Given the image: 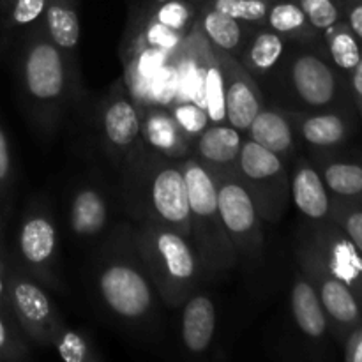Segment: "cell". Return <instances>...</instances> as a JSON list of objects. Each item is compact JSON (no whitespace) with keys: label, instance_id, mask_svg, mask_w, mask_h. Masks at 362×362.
I'll list each match as a JSON object with an SVG mask.
<instances>
[{"label":"cell","instance_id":"1","mask_svg":"<svg viewBox=\"0 0 362 362\" xmlns=\"http://www.w3.org/2000/svg\"><path fill=\"white\" fill-rule=\"evenodd\" d=\"M119 198L134 223L166 226L191 239L186 179L177 159L141 145L120 166Z\"/></svg>","mask_w":362,"mask_h":362},{"label":"cell","instance_id":"2","mask_svg":"<svg viewBox=\"0 0 362 362\" xmlns=\"http://www.w3.org/2000/svg\"><path fill=\"white\" fill-rule=\"evenodd\" d=\"M16 78L25 112L35 129L55 133L73 94V59L48 37L41 21L21 34Z\"/></svg>","mask_w":362,"mask_h":362},{"label":"cell","instance_id":"3","mask_svg":"<svg viewBox=\"0 0 362 362\" xmlns=\"http://www.w3.org/2000/svg\"><path fill=\"white\" fill-rule=\"evenodd\" d=\"M94 286L103 306L131 325H147L158 313V292L138 257L131 228L112 233L94 262Z\"/></svg>","mask_w":362,"mask_h":362},{"label":"cell","instance_id":"4","mask_svg":"<svg viewBox=\"0 0 362 362\" xmlns=\"http://www.w3.org/2000/svg\"><path fill=\"white\" fill-rule=\"evenodd\" d=\"M131 235L161 303L168 308L182 306L205 276L189 239L151 223H134Z\"/></svg>","mask_w":362,"mask_h":362},{"label":"cell","instance_id":"5","mask_svg":"<svg viewBox=\"0 0 362 362\" xmlns=\"http://www.w3.org/2000/svg\"><path fill=\"white\" fill-rule=\"evenodd\" d=\"M186 179L191 216V244L197 250L205 274L216 276L232 271L239 262L235 247L223 226L218 207L214 173L194 156L180 161Z\"/></svg>","mask_w":362,"mask_h":362},{"label":"cell","instance_id":"6","mask_svg":"<svg viewBox=\"0 0 362 362\" xmlns=\"http://www.w3.org/2000/svg\"><path fill=\"white\" fill-rule=\"evenodd\" d=\"M279 69L285 71L290 95L300 106V112L343 110L354 105L349 78L331 62L325 46L292 45Z\"/></svg>","mask_w":362,"mask_h":362},{"label":"cell","instance_id":"7","mask_svg":"<svg viewBox=\"0 0 362 362\" xmlns=\"http://www.w3.org/2000/svg\"><path fill=\"white\" fill-rule=\"evenodd\" d=\"M233 170L253 198L262 221L278 223L290 204V177L285 161L246 138Z\"/></svg>","mask_w":362,"mask_h":362},{"label":"cell","instance_id":"8","mask_svg":"<svg viewBox=\"0 0 362 362\" xmlns=\"http://www.w3.org/2000/svg\"><path fill=\"white\" fill-rule=\"evenodd\" d=\"M214 173L218 207L223 226L239 255V262L260 260L264 253L262 218L255 207L253 198L237 177L233 168H211Z\"/></svg>","mask_w":362,"mask_h":362},{"label":"cell","instance_id":"9","mask_svg":"<svg viewBox=\"0 0 362 362\" xmlns=\"http://www.w3.org/2000/svg\"><path fill=\"white\" fill-rule=\"evenodd\" d=\"M6 283L11 311L21 331L37 345H53L66 322L45 288L25 271L9 267L7 264Z\"/></svg>","mask_w":362,"mask_h":362},{"label":"cell","instance_id":"10","mask_svg":"<svg viewBox=\"0 0 362 362\" xmlns=\"http://www.w3.org/2000/svg\"><path fill=\"white\" fill-rule=\"evenodd\" d=\"M296 258L299 271L313 283L320 296L322 306L327 315L329 327L334 329L339 341L346 338L350 331L362 324V306L352 290L339 278H336L317 251L304 237H299L296 247Z\"/></svg>","mask_w":362,"mask_h":362},{"label":"cell","instance_id":"11","mask_svg":"<svg viewBox=\"0 0 362 362\" xmlns=\"http://www.w3.org/2000/svg\"><path fill=\"white\" fill-rule=\"evenodd\" d=\"M16 243L23 271L41 285L59 288V232L48 207L30 205L21 219Z\"/></svg>","mask_w":362,"mask_h":362},{"label":"cell","instance_id":"12","mask_svg":"<svg viewBox=\"0 0 362 362\" xmlns=\"http://www.w3.org/2000/svg\"><path fill=\"white\" fill-rule=\"evenodd\" d=\"M99 134L110 158L122 166L141 147L140 105L117 85L99 110Z\"/></svg>","mask_w":362,"mask_h":362},{"label":"cell","instance_id":"13","mask_svg":"<svg viewBox=\"0 0 362 362\" xmlns=\"http://www.w3.org/2000/svg\"><path fill=\"white\" fill-rule=\"evenodd\" d=\"M300 237L317 251L325 267L341 279L362 306V255L356 244L332 219L310 223L304 226Z\"/></svg>","mask_w":362,"mask_h":362},{"label":"cell","instance_id":"14","mask_svg":"<svg viewBox=\"0 0 362 362\" xmlns=\"http://www.w3.org/2000/svg\"><path fill=\"white\" fill-rule=\"evenodd\" d=\"M214 49L223 71L225 81V112L226 124L246 133L255 115L264 106V94L253 74L240 64L239 59L225 52Z\"/></svg>","mask_w":362,"mask_h":362},{"label":"cell","instance_id":"15","mask_svg":"<svg viewBox=\"0 0 362 362\" xmlns=\"http://www.w3.org/2000/svg\"><path fill=\"white\" fill-rule=\"evenodd\" d=\"M141 145L170 159L182 161L191 156L189 138L184 134L170 108L141 105Z\"/></svg>","mask_w":362,"mask_h":362},{"label":"cell","instance_id":"16","mask_svg":"<svg viewBox=\"0 0 362 362\" xmlns=\"http://www.w3.org/2000/svg\"><path fill=\"white\" fill-rule=\"evenodd\" d=\"M246 133L250 140L274 152L283 161L296 152L297 140L300 138L297 129V115L293 110L267 108V106H262Z\"/></svg>","mask_w":362,"mask_h":362},{"label":"cell","instance_id":"17","mask_svg":"<svg viewBox=\"0 0 362 362\" xmlns=\"http://www.w3.org/2000/svg\"><path fill=\"white\" fill-rule=\"evenodd\" d=\"M290 200L310 223L331 219L332 197L320 172L306 159H299L290 177Z\"/></svg>","mask_w":362,"mask_h":362},{"label":"cell","instance_id":"18","mask_svg":"<svg viewBox=\"0 0 362 362\" xmlns=\"http://www.w3.org/2000/svg\"><path fill=\"white\" fill-rule=\"evenodd\" d=\"M296 115L300 140L320 151L339 147L352 134L354 120L350 112H343V110L300 112L297 110Z\"/></svg>","mask_w":362,"mask_h":362},{"label":"cell","instance_id":"19","mask_svg":"<svg viewBox=\"0 0 362 362\" xmlns=\"http://www.w3.org/2000/svg\"><path fill=\"white\" fill-rule=\"evenodd\" d=\"M110 221V204L98 184L85 182L69 200V226L78 239L99 237Z\"/></svg>","mask_w":362,"mask_h":362},{"label":"cell","instance_id":"20","mask_svg":"<svg viewBox=\"0 0 362 362\" xmlns=\"http://www.w3.org/2000/svg\"><path fill=\"white\" fill-rule=\"evenodd\" d=\"M198 37H200L202 52L198 53L197 59L198 98L194 99V103H198L207 112L211 124L226 122L225 81H223L221 66H219L214 49L209 45L207 39L202 35L200 30H198Z\"/></svg>","mask_w":362,"mask_h":362},{"label":"cell","instance_id":"21","mask_svg":"<svg viewBox=\"0 0 362 362\" xmlns=\"http://www.w3.org/2000/svg\"><path fill=\"white\" fill-rule=\"evenodd\" d=\"M194 27L202 32L212 48L225 52L228 55L239 59L253 32V25H246L243 21L230 18L212 7L198 4V16Z\"/></svg>","mask_w":362,"mask_h":362},{"label":"cell","instance_id":"22","mask_svg":"<svg viewBox=\"0 0 362 362\" xmlns=\"http://www.w3.org/2000/svg\"><path fill=\"white\" fill-rule=\"evenodd\" d=\"M216 334V306L207 293H191L182 304L180 338L193 356L207 352Z\"/></svg>","mask_w":362,"mask_h":362},{"label":"cell","instance_id":"23","mask_svg":"<svg viewBox=\"0 0 362 362\" xmlns=\"http://www.w3.org/2000/svg\"><path fill=\"white\" fill-rule=\"evenodd\" d=\"M243 141V133L230 124H209L193 141L191 156L211 168H233Z\"/></svg>","mask_w":362,"mask_h":362},{"label":"cell","instance_id":"24","mask_svg":"<svg viewBox=\"0 0 362 362\" xmlns=\"http://www.w3.org/2000/svg\"><path fill=\"white\" fill-rule=\"evenodd\" d=\"M290 308L299 331L311 341H320L327 336L329 320L322 306L320 296L313 283L297 272L290 288Z\"/></svg>","mask_w":362,"mask_h":362},{"label":"cell","instance_id":"25","mask_svg":"<svg viewBox=\"0 0 362 362\" xmlns=\"http://www.w3.org/2000/svg\"><path fill=\"white\" fill-rule=\"evenodd\" d=\"M290 42L265 25L255 27L239 60L253 78H267L279 71Z\"/></svg>","mask_w":362,"mask_h":362},{"label":"cell","instance_id":"26","mask_svg":"<svg viewBox=\"0 0 362 362\" xmlns=\"http://www.w3.org/2000/svg\"><path fill=\"white\" fill-rule=\"evenodd\" d=\"M265 27L278 32L292 45L324 46L322 32H318L308 20L306 13L297 0H278L269 7Z\"/></svg>","mask_w":362,"mask_h":362},{"label":"cell","instance_id":"27","mask_svg":"<svg viewBox=\"0 0 362 362\" xmlns=\"http://www.w3.org/2000/svg\"><path fill=\"white\" fill-rule=\"evenodd\" d=\"M41 23L48 37L73 59L80 42L78 0H48Z\"/></svg>","mask_w":362,"mask_h":362},{"label":"cell","instance_id":"28","mask_svg":"<svg viewBox=\"0 0 362 362\" xmlns=\"http://www.w3.org/2000/svg\"><path fill=\"white\" fill-rule=\"evenodd\" d=\"M317 168L332 198L362 202V161L324 158Z\"/></svg>","mask_w":362,"mask_h":362},{"label":"cell","instance_id":"29","mask_svg":"<svg viewBox=\"0 0 362 362\" xmlns=\"http://www.w3.org/2000/svg\"><path fill=\"white\" fill-rule=\"evenodd\" d=\"M325 52H327L331 62L345 74L350 76L354 69L362 60V42L361 39L354 34L352 28L349 27L345 20L336 21L329 28L322 32Z\"/></svg>","mask_w":362,"mask_h":362},{"label":"cell","instance_id":"30","mask_svg":"<svg viewBox=\"0 0 362 362\" xmlns=\"http://www.w3.org/2000/svg\"><path fill=\"white\" fill-rule=\"evenodd\" d=\"M48 0H0V25L9 37L23 34L42 20Z\"/></svg>","mask_w":362,"mask_h":362},{"label":"cell","instance_id":"31","mask_svg":"<svg viewBox=\"0 0 362 362\" xmlns=\"http://www.w3.org/2000/svg\"><path fill=\"white\" fill-rule=\"evenodd\" d=\"M145 16L172 30L187 34L197 21L198 2L194 0H166L158 6L145 7Z\"/></svg>","mask_w":362,"mask_h":362},{"label":"cell","instance_id":"32","mask_svg":"<svg viewBox=\"0 0 362 362\" xmlns=\"http://www.w3.org/2000/svg\"><path fill=\"white\" fill-rule=\"evenodd\" d=\"M197 2L253 27L265 23L271 7V2L267 0H197Z\"/></svg>","mask_w":362,"mask_h":362},{"label":"cell","instance_id":"33","mask_svg":"<svg viewBox=\"0 0 362 362\" xmlns=\"http://www.w3.org/2000/svg\"><path fill=\"white\" fill-rule=\"evenodd\" d=\"M53 345H55L59 356L66 362H95L101 359V356L92 346L87 336L83 332L67 327V325L60 329Z\"/></svg>","mask_w":362,"mask_h":362},{"label":"cell","instance_id":"34","mask_svg":"<svg viewBox=\"0 0 362 362\" xmlns=\"http://www.w3.org/2000/svg\"><path fill=\"white\" fill-rule=\"evenodd\" d=\"M331 219L349 235L362 255V202L332 198Z\"/></svg>","mask_w":362,"mask_h":362},{"label":"cell","instance_id":"35","mask_svg":"<svg viewBox=\"0 0 362 362\" xmlns=\"http://www.w3.org/2000/svg\"><path fill=\"white\" fill-rule=\"evenodd\" d=\"M170 112L175 117L177 124H179L180 129L184 131V134L189 138L191 144H193V141L197 140L198 134L211 124L207 112L194 101L175 103V105L170 108Z\"/></svg>","mask_w":362,"mask_h":362},{"label":"cell","instance_id":"36","mask_svg":"<svg viewBox=\"0 0 362 362\" xmlns=\"http://www.w3.org/2000/svg\"><path fill=\"white\" fill-rule=\"evenodd\" d=\"M28 356V346L16 331V322L0 311V361H23Z\"/></svg>","mask_w":362,"mask_h":362},{"label":"cell","instance_id":"37","mask_svg":"<svg viewBox=\"0 0 362 362\" xmlns=\"http://www.w3.org/2000/svg\"><path fill=\"white\" fill-rule=\"evenodd\" d=\"M297 2L318 32H324L336 21L343 20L338 0H297Z\"/></svg>","mask_w":362,"mask_h":362},{"label":"cell","instance_id":"38","mask_svg":"<svg viewBox=\"0 0 362 362\" xmlns=\"http://www.w3.org/2000/svg\"><path fill=\"white\" fill-rule=\"evenodd\" d=\"M14 180V165L7 134L0 124V200L9 194Z\"/></svg>","mask_w":362,"mask_h":362},{"label":"cell","instance_id":"39","mask_svg":"<svg viewBox=\"0 0 362 362\" xmlns=\"http://www.w3.org/2000/svg\"><path fill=\"white\" fill-rule=\"evenodd\" d=\"M343 20L362 42V0H338Z\"/></svg>","mask_w":362,"mask_h":362},{"label":"cell","instance_id":"40","mask_svg":"<svg viewBox=\"0 0 362 362\" xmlns=\"http://www.w3.org/2000/svg\"><path fill=\"white\" fill-rule=\"evenodd\" d=\"M346 362H362V324L354 327L343 339Z\"/></svg>","mask_w":362,"mask_h":362},{"label":"cell","instance_id":"41","mask_svg":"<svg viewBox=\"0 0 362 362\" xmlns=\"http://www.w3.org/2000/svg\"><path fill=\"white\" fill-rule=\"evenodd\" d=\"M349 85H350V94H352L354 106H356L357 113H359L362 119V60L359 66L350 73Z\"/></svg>","mask_w":362,"mask_h":362},{"label":"cell","instance_id":"42","mask_svg":"<svg viewBox=\"0 0 362 362\" xmlns=\"http://www.w3.org/2000/svg\"><path fill=\"white\" fill-rule=\"evenodd\" d=\"M0 311L6 315L9 320L16 322L13 317V311L9 306V297H7V283H6V260L0 255Z\"/></svg>","mask_w":362,"mask_h":362},{"label":"cell","instance_id":"43","mask_svg":"<svg viewBox=\"0 0 362 362\" xmlns=\"http://www.w3.org/2000/svg\"><path fill=\"white\" fill-rule=\"evenodd\" d=\"M166 2V0H144L145 7H152V6H158V4Z\"/></svg>","mask_w":362,"mask_h":362},{"label":"cell","instance_id":"44","mask_svg":"<svg viewBox=\"0 0 362 362\" xmlns=\"http://www.w3.org/2000/svg\"><path fill=\"white\" fill-rule=\"evenodd\" d=\"M267 2H271V4H272V2H278V0H267Z\"/></svg>","mask_w":362,"mask_h":362},{"label":"cell","instance_id":"45","mask_svg":"<svg viewBox=\"0 0 362 362\" xmlns=\"http://www.w3.org/2000/svg\"><path fill=\"white\" fill-rule=\"evenodd\" d=\"M0 255H2V257H4V253H2V246H0Z\"/></svg>","mask_w":362,"mask_h":362},{"label":"cell","instance_id":"46","mask_svg":"<svg viewBox=\"0 0 362 362\" xmlns=\"http://www.w3.org/2000/svg\"><path fill=\"white\" fill-rule=\"evenodd\" d=\"M194 2H197V0H194Z\"/></svg>","mask_w":362,"mask_h":362}]
</instances>
